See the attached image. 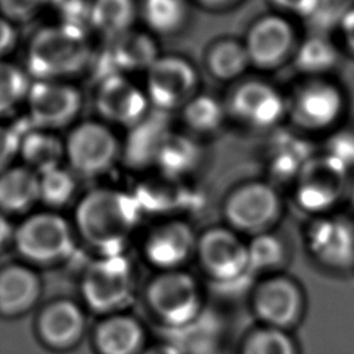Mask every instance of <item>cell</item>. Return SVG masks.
<instances>
[{
  "label": "cell",
  "mask_w": 354,
  "mask_h": 354,
  "mask_svg": "<svg viewBox=\"0 0 354 354\" xmlns=\"http://www.w3.org/2000/svg\"><path fill=\"white\" fill-rule=\"evenodd\" d=\"M30 83L26 71L0 59V116L11 113L21 102L26 101Z\"/></svg>",
  "instance_id": "obj_33"
},
{
  "label": "cell",
  "mask_w": 354,
  "mask_h": 354,
  "mask_svg": "<svg viewBox=\"0 0 354 354\" xmlns=\"http://www.w3.org/2000/svg\"><path fill=\"white\" fill-rule=\"evenodd\" d=\"M344 98L339 87L329 82L313 80L304 84L292 104V115L297 124L321 130L333 124L342 115Z\"/></svg>",
  "instance_id": "obj_15"
},
{
  "label": "cell",
  "mask_w": 354,
  "mask_h": 354,
  "mask_svg": "<svg viewBox=\"0 0 354 354\" xmlns=\"http://www.w3.org/2000/svg\"><path fill=\"white\" fill-rule=\"evenodd\" d=\"M325 155L339 162L344 169L354 167V131L343 130L330 137Z\"/></svg>",
  "instance_id": "obj_38"
},
{
  "label": "cell",
  "mask_w": 354,
  "mask_h": 354,
  "mask_svg": "<svg viewBox=\"0 0 354 354\" xmlns=\"http://www.w3.org/2000/svg\"><path fill=\"white\" fill-rule=\"evenodd\" d=\"M242 354H296V348L282 329L266 326L246 337Z\"/></svg>",
  "instance_id": "obj_35"
},
{
  "label": "cell",
  "mask_w": 354,
  "mask_h": 354,
  "mask_svg": "<svg viewBox=\"0 0 354 354\" xmlns=\"http://www.w3.org/2000/svg\"><path fill=\"white\" fill-rule=\"evenodd\" d=\"M130 130L123 149L126 162L131 167H144L155 163L159 147L170 133L165 112L148 113Z\"/></svg>",
  "instance_id": "obj_21"
},
{
  "label": "cell",
  "mask_w": 354,
  "mask_h": 354,
  "mask_svg": "<svg viewBox=\"0 0 354 354\" xmlns=\"http://www.w3.org/2000/svg\"><path fill=\"white\" fill-rule=\"evenodd\" d=\"M201 1L202 4L205 6H209V7H220V6H225V4H230L235 0H198Z\"/></svg>",
  "instance_id": "obj_46"
},
{
  "label": "cell",
  "mask_w": 354,
  "mask_h": 354,
  "mask_svg": "<svg viewBox=\"0 0 354 354\" xmlns=\"http://www.w3.org/2000/svg\"><path fill=\"white\" fill-rule=\"evenodd\" d=\"M39 277L24 266H8L0 271V313L18 315L26 313L39 299Z\"/></svg>",
  "instance_id": "obj_22"
},
{
  "label": "cell",
  "mask_w": 354,
  "mask_h": 354,
  "mask_svg": "<svg viewBox=\"0 0 354 354\" xmlns=\"http://www.w3.org/2000/svg\"><path fill=\"white\" fill-rule=\"evenodd\" d=\"M144 343V330L129 315H111L95 330V344L101 354H138Z\"/></svg>",
  "instance_id": "obj_23"
},
{
  "label": "cell",
  "mask_w": 354,
  "mask_h": 354,
  "mask_svg": "<svg viewBox=\"0 0 354 354\" xmlns=\"http://www.w3.org/2000/svg\"><path fill=\"white\" fill-rule=\"evenodd\" d=\"M41 4L40 0H0V12L12 24L28 22L37 14Z\"/></svg>",
  "instance_id": "obj_39"
},
{
  "label": "cell",
  "mask_w": 354,
  "mask_h": 354,
  "mask_svg": "<svg viewBox=\"0 0 354 354\" xmlns=\"http://www.w3.org/2000/svg\"><path fill=\"white\" fill-rule=\"evenodd\" d=\"M64 144L69 169L82 177L105 173L113 166L120 152L119 141L111 129L94 120L75 126Z\"/></svg>",
  "instance_id": "obj_4"
},
{
  "label": "cell",
  "mask_w": 354,
  "mask_h": 354,
  "mask_svg": "<svg viewBox=\"0 0 354 354\" xmlns=\"http://www.w3.org/2000/svg\"><path fill=\"white\" fill-rule=\"evenodd\" d=\"M303 306L304 299L300 288L286 277H272L263 281L253 295L256 315L267 326L282 330L301 318Z\"/></svg>",
  "instance_id": "obj_13"
},
{
  "label": "cell",
  "mask_w": 354,
  "mask_h": 354,
  "mask_svg": "<svg viewBox=\"0 0 354 354\" xmlns=\"http://www.w3.org/2000/svg\"><path fill=\"white\" fill-rule=\"evenodd\" d=\"M339 59V53L332 41L321 33H317L301 43L299 47L295 64L297 69L306 73H324L330 71Z\"/></svg>",
  "instance_id": "obj_30"
},
{
  "label": "cell",
  "mask_w": 354,
  "mask_h": 354,
  "mask_svg": "<svg viewBox=\"0 0 354 354\" xmlns=\"http://www.w3.org/2000/svg\"><path fill=\"white\" fill-rule=\"evenodd\" d=\"M277 7L283 11L300 15L308 19L317 6V0H271Z\"/></svg>",
  "instance_id": "obj_41"
},
{
  "label": "cell",
  "mask_w": 354,
  "mask_h": 354,
  "mask_svg": "<svg viewBox=\"0 0 354 354\" xmlns=\"http://www.w3.org/2000/svg\"><path fill=\"white\" fill-rule=\"evenodd\" d=\"M133 290V270L123 253L102 254L87 267L82 281V295L97 313L122 310L131 301Z\"/></svg>",
  "instance_id": "obj_3"
},
{
  "label": "cell",
  "mask_w": 354,
  "mask_h": 354,
  "mask_svg": "<svg viewBox=\"0 0 354 354\" xmlns=\"http://www.w3.org/2000/svg\"><path fill=\"white\" fill-rule=\"evenodd\" d=\"M250 64L245 44L235 40H221L207 53V68L220 80H231L241 76Z\"/></svg>",
  "instance_id": "obj_29"
},
{
  "label": "cell",
  "mask_w": 354,
  "mask_h": 354,
  "mask_svg": "<svg viewBox=\"0 0 354 354\" xmlns=\"http://www.w3.org/2000/svg\"><path fill=\"white\" fill-rule=\"evenodd\" d=\"M351 198H353V202H354V185H353V191H351Z\"/></svg>",
  "instance_id": "obj_47"
},
{
  "label": "cell",
  "mask_w": 354,
  "mask_h": 354,
  "mask_svg": "<svg viewBox=\"0 0 354 354\" xmlns=\"http://www.w3.org/2000/svg\"><path fill=\"white\" fill-rule=\"evenodd\" d=\"M149 100L124 75H111L98 82L95 108L104 120L131 129L149 112Z\"/></svg>",
  "instance_id": "obj_12"
},
{
  "label": "cell",
  "mask_w": 354,
  "mask_h": 354,
  "mask_svg": "<svg viewBox=\"0 0 354 354\" xmlns=\"http://www.w3.org/2000/svg\"><path fill=\"white\" fill-rule=\"evenodd\" d=\"M199 159L201 149L189 137L170 131L159 147L155 165L165 177L174 180L194 170Z\"/></svg>",
  "instance_id": "obj_26"
},
{
  "label": "cell",
  "mask_w": 354,
  "mask_h": 354,
  "mask_svg": "<svg viewBox=\"0 0 354 354\" xmlns=\"http://www.w3.org/2000/svg\"><path fill=\"white\" fill-rule=\"evenodd\" d=\"M183 116L192 130L212 133L221 126L224 120V108L217 98L201 94L194 95L183 106Z\"/></svg>",
  "instance_id": "obj_34"
},
{
  "label": "cell",
  "mask_w": 354,
  "mask_h": 354,
  "mask_svg": "<svg viewBox=\"0 0 354 354\" xmlns=\"http://www.w3.org/2000/svg\"><path fill=\"white\" fill-rule=\"evenodd\" d=\"M141 207L133 194L112 188L87 192L75 212L82 238L102 254L122 253L123 245L137 224Z\"/></svg>",
  "instance_id": "obj_1"
},
{
  "label": "cell",
  "mask_w": 354,
  "mask_h": 354,
  "mask_svg": "<svg viewBox=\"0 0 354 354\" xmlns=\"http://www.w3.org/2000/svg\"><path fill=\"white\" fill-rule=\"evenodd\" d=\"M249 270L266 271L279 266L283 260V246L278 238L268 232L254 235L248 243Z\"/></svg>",
  "instance_id": "obj_36"
},
{
  "label": "cell",
  "mask_w": 354,
  "mask_h": 354,
  "mask_svg": "<svg viewBox=\"0 0 354 354\" xmlns=\"http://www.w3.org/2000/svg\"><path fill=\"white\" fill-rule=\"evenodd\" d=\"M232 113L243 123L268 129L275 126L286 111V104L279 91L268 83L249 80L238 86L231 95Z\"/></svg>",
  "instance_id": "obj_14"
},
{
  "label": "cell",
  "mask_w": 354,
  "mask_h": 354,
  "mask_svg": "<svg viewBox=\"0 0 354 354\" xmlns=\"http://www.w3.org/2000/svg\"><path fill=\"white\" fill-rule=\"evenodd\" d=\"M348 8L347 0H317L315 10L307 21L318 30H328L332 26H339Z\"/></svg>",
  "instance_id": "obj_37"
},
{
  "label": "cell",
  "mask_w": 354,
  "mask_h": 354,
  "mask_svg": "<svg viewBox=\"0 0 354 354\" xmlns=\"http://www.w3.org/2000/svg\"><path fill=\"white\" fill-rule=\"evenodd\" d=\"M347 169L328 155L313 156L296 177V199L307 212H325L343 195Z\"/></svg>",
  "instance_id": "obj_10"
},
{
  "label": "cell",
  "mask_w": 354,
  "mask_h": 354,
  "mask_svg": "<svg viewBox=\"0 0 354 354\" xmlns=\"http://www.w3.org/2000/svg\"><path fill=\"white\" fill-rule=\"evenodd\" d=\"M144 354H178V351L173 346H167L166 344V346H159V347L149 348Z\"/></svg>",
  "instance_id": "obj_45"
},
{
  "label": "cell",
  "mask_w": 354,
  "mask_h": 354,
  "mask_svg": "<svg viewBox=\"0 0 354 354\" xmlns=\"http://www.w3.org/2000/svg\"><path fill=\"white\" fill-rule=\"evenodd\" d=\"M192 230L183 221H169L156 227L145 241V256L156 267L171 271L192 252Z\"/></svg>",
  "instance_id": "obj_19"
},
{
  "label": "cell",
  "mask_w": 354,
  "mask_h": 354,
  "mask_svg": "<svg viewBox=\"0 0 354 354\" xmlns=\"http://www.w3.org/2000/svg\"><path fill=\"white\" fill-rule=\"evenodd\" d=\"M196 252L203 270L221 283L234 282L249 271L248 245L232 230H207L196 242Z\"/></svg>",
  "instance_id": "obj_11"
},
{
  "label": "cell",
  "mask_w": 354,
  "mask_h": 354,
  "mask_svg": "<svg viewBox=\"0 0 354 354\" xmlns=\"http://www.w3.org/2000/svg\"><path fill=\"white\" fill-rule=\"evenodd\" d=\"M41 3H46V1H51V0H40Z\"/></svg>",
  "instance_id": "obj_48"
},
{
  "label": "cell",
  "mask_w": 354,
  "mask_h": 354,
  "mask_svg": "<svg viewBox=\"0 0 354 354\" xmlns=\"http://www.w3.org/2000/svg\"><path fill=\"white\" fill-rule=\"evenodd\" d=\"M134 18V0H91L90 26L106 39L130 30Z\"/></svg>",
  "instance_id": "obj_27"
},
{
  "label": "cell",
  "mask_w": 354,
  "mask_h": 354,
  "mask_svg": "<svg viewBox=\"0 0 354 354\" xmlns=\"http://www.w3.org/2000/svg\"><path fill=\"white\" fill-rule=\"evenodd\" d=\"M196 82V72L187 59L159 57L147 71L145 94L156 111L166 113L184 106L194 97Z\"/></svg>",
  "instance_id": "obj_9"
},
{
  "label": "cell",
  "mask_w": 354,
  "mask_h": 354,
  "mask_svg": "<svg viewBox=\"0 0 354 354\" xmlns=\"http://www.w3.org/2000/svg\"><path fill=\"white\" fill-rule=\"evenodd\" d=\"M293 41L292 25L279 15H267L250 26L245 47L252 64L274 68L290 53Z\"/></svg>",
  "instance_id": "obj_16"
},
{
  "label": "cell",
  "mask_w": 354,
  "mask_h": 354,
  "mask_svg": "<svg viewBox=\"0 0 354 354\" xmlns=\"http://www.w3.org/2000/svg\"><path fill=\"white\" fill-rule=\"evenodd\" d=\"M39 201V174L28 166H10L0 174V212L24 213Z\"/></svg>",
  "instance_id": "obj_24"
},
{
  "label": "cell",
  "mask_w": 354,
  "mask_h": 354,
  "mask_svg": "<svg viewBox=\"0 0 354 354\" xmlns=\"http://www.w3.org/2000/svg\"><path fill=\"white\" fill-rule=\"evenodd\" d=\"M18 153L25 166L39 174L59 166L65 156V144L53 131L32 127L22 136Z\"/></svg>",
  "instance_id": "obj_25"
},
{
  "label": "cell",
  "mask_w": 354,
  "mask_h": 354,
  "mask_svg": "<svg viewBox=\"0 0 354 354\" xmlns=\"http://www.w3.org/2000/svg\"><path fill=\"white\" fill-rule=\"evenodd\" d=\"M311 158L304 141L292 136L278 137L268 151V169L279 180L296 178Z\"/></svg>",
  "instance_id": "obj_28"
},
{
  "label": "cell",
  "mask_w": 354,
  "mask_h": 354,
  "mask_svg": "<svg viewBox=\"0 0 354 354\" xmlns=\"http://www.w3.org/2000/svg\"><path fill=\"white\" fill-rule=\"evenodd\" d=\"M17 250L35 263H54L72 254L75 241L66 220L55 213H36L14 232Z\"/></svg>",
  "instance_id": "obj_5"
},
{
  "label": "cell",
  "mask_w": 354,
  "mask_h": 354,
  "mask_svg": "<svg viewBox=\"0 0 354 354\" xmlns=\"http://www.w3.org/2000/svg\"><path fill=\"white\" fill-rule=\"evenodd\" d=\"M108 41L102 54V62L106 68L101 79L118 73L123 75L124 72L148 71L159 58L153 39L144 32L130 29L116 37L108 39Z\"/></svg>",
  "instance_id": "obj_18"
},
{
  "label": "cell",
  "mask_w": 354,
  "mask_h": 354,
  "mask_svg": "<svg viewBox=\"0 0 354 354\" xmlns=\"http://www.w3.org/2000/svg\"><path fill=\"white\" fill-rule=\"evenodd\" d=\"M21 138L14 126L0 124V174L11 166L15 155L19 152Z\"/></svg>",
  "instance_id": "obj_40"
},
{
  "label": "cell",
  "mask_w": 354,
  "mask_h": 354,
  "mask_svg": "<svg viewBox=\"0 0 354 354\" xmlns=\"http://www.w3.org/2000/svg\"><path fill=\"white\" fill-rule=\"evenodd\" d=\"M141 12L151 30L167 35L184 24L187 4L184 0H142Z\"/></svg>",
  "instance_id": "obj_31"
},
{
  "label": "cell",
  "mask_w": 354,
  "mask_h": 354,
  "mask_svg": "<svg viewBox=\"0 0 354 354\" xmlns=\"http://www.w3.org/2000/svg\"><path fill=\"white\" fill-rule=\"evenodd\" d=\"M281 213V199L267 183H248L235 188L224 203V217L239 232L264 234Z\"/></svg>",
  "instance_id": "obj_7"
},
{
  "label": "cell",
  "mask_w": 354,
  "mask_h": 354,
  "mask_svg": "<svg viewBox=\"0 0 354 354\" xmlns=\"http://www.w3.org/2000/svg\"><path fill=\"white\" fill-rule=\"evenodd\" d=\"M28 119L43 130L62 129L80 112V91L62 80H33L26 95Z\"/></svg>",
  "instance_id": "obj_8"
},
{
  "label": "cell",
  "mask_w": 354,
  "mask_h": 354,
  "mask_svg": "<svg viewBox=\"0 0 354 354\" xmlns=\"http://www.w3.org/2000/svg\"><path fill=\"white\" fill-rule=\"evenodd\" d=\"M39 332L41 339L50 347H72L79 342L84 332L83 311L73 301H55L40 314Z\"/></svg>",
  "instance_id": "obj_20"
},
{
  "label": "cell",
  "mask_w": 354,
  "mask_h": 354,
  "mask_svg": "<svg viewBox=\"0 0 354 354\" xmlns=\"http://www.w3.org/2000/svg\"><path fill=\"white\" fill-rule=\"evenodd\" d=\"M308 246L324 264L344 268L354 261V225L342 217H322L308 230Z\"/></svg>",
  "instance_id": "obj_17"
},
{
  "label": "cell",
  "mask_w": 354,
  "mask_h": 354,
  "mask_svg": "<svg viewBox=\"0 0 354 354\" xmlns=\"http://www.w3.org/2000/svg\"><path fill=\"white\" fill-rule=\"evenodd\" d=\"M15 230L12 228L8 218L4 216L3 212H0V248H3L10 239H14Z\"/></svg>",
  "instance_id": "obj_44"
},
{
  "label": "cell",
  "mask_w": 354,
  "mask_h": 354,
  "mask_svg": "<svg viewBox=\"0 0 354 354\" xmlns=\"http://www.w3.org/2000/svg\"><path fill=\"white\" fill-rule=\"evenodd\" d=\"M91 55L86 32L59 22L32 36L26 48V72L35 80H62L86 69Z\"/></svg>",
  "instance_id": "obj_2"
},
{
  "label": "cell",
  "mask_w": 354,
  "mask_h": 354,
  "mask_svg": "<svg viewBox=\"0 0 354 354\" xmlns=\"http://www.w3.org/2000/svg\"><path fill=\"white\" fill-rule=\"evenodd\" d=\"M147 297L153 313L171 328L194 322L202 308L198 283L191 275L177 270L156 277L148 288Z\"/></svg>",
  "instance_id": "obj_6"
},
{
  "label": "cell",
  "mask_w": 354,
  "mask_h": 354,
  "mask_svg": "<svg viewBox=\"0 0 354 354\" xmlns=\"http://www.w3.org/2000/svg\"><path fill=\"white\" fill-rule=\"evenodd\" d=\"M76 192L75 173L57 166L39 173V201L50 207L65 206Z\"/></svg>",
  "instance_id": "obj_32"
},
{
  "label": "cell",
  "mask_w": 354,
  "mask_h": 354,
  "mask_svg": "<svg viewBox=\"0 0 354 354\" xmlns=\"http://www.w3.org/2000/svg\"><path fill=\"white\" fill-rule=\"evenodd\" d=\"M346 46L354 53V7H350L339 24Z\"/></svg>",
  "instance_id": "obj_43"
},
{
  "label": "cell",
  "mask_w": 354,
  "mask_h": 354,
  "mask_svg": "<svg viewBox=\"0 0 354 354\" xmlns=\"http://www.w3.org/2000/svg\"><path fill=\"white\" fill-rule=\"evenodd\" d=\"M17 37L18 35L14 24L0 15V59L15 47Z\"/></svg>",
  "instance_id": "obj_42"
}]
</instances>
